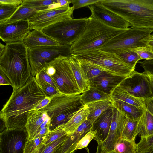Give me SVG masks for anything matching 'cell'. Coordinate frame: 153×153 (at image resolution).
<instances>
[{
	"label": "cell",
	"mask_w": 153,
	"mask_h": 153,
	"mask_svg": "<svg viewBox=\"0 0 153 153\" xmlns=\"http://www.w3.org/2000/svg\"><path fill=\"white\" fill-rule=\"evenodd\" d=\"M46 97L35 76H33L22 87L13 89L11 95L0 112L1 119L6 128H25L29 112L34 110Z\"/></svg>",
	"instance_id": "cell-1"
},
{
	"label": "cell",
	"mask_w": 153,
	"mask_h": 153,
	"mask_svg": "<svg viewBox=\"0 0 153 153\" xmlns=\"http://www.w3.org/2000/svg\"><path fill=\"white\" fill-rule=\"evenodd\" d=\"M0 70L9 79L13 89L25 84L32 76L28 49L23 42L6 43L0 54Z\"/></svg>",
	"instance_id": "cell-2"
},
{
	"label": "cell",
	"mask_w": 153,
	"mask_h": 153,
	"mask_svg": "<svg viewBox=\"0 0 153 153\" xmlns=\"http://www.w3.org/2000/svg\"><path fill=\"white\" fill-rule=\"evenodd\" d=\"M101 2L131 27L153 30V0H102Z\"/></svg>",
	"instance_id": "cell-3"
},
{
	"label": "cell",
	"mask_w": 153,
	"mask_h": 153,
	"mask_svg": "<svg viewBox=\"0 0 153 153\" xmlns=\"http://www.w3.org/2000/svg\"><path fill=\"white\" fill-rule=\"evenodd\" d=\"M126 30L114 28L90 16L88 18L83 33L71 45L72 54L76 55L100 49L112 38Z\"/></svg>",
	"instance_id": "cell-4"
},
{
	"label": "cell",
	"mask_w": 153,
	"mask_h": 153,
	"mask_svg": "<svg viewBox=\"0 0 153 153\" xmlns=\"http://www.w3.org/2000/svg\"><path fill=\"white\" fill-rule=\"evenodd\" d=\"M81 94L66 95L61 93L51 97L49 103L39 110L47 112L50 119L49 129L52 131L67 123L84 106Z\"/></svg>",
	"instance_id": "cell-5"
},
{
	"label": "cell",
	"mask_w": 153,
	"mask_h": 153,
	"mask_svg": "<svg viewBox=\"0 0 153 153\" xmlns=\"http://www.w3.org/2000/svg\"><path fill=\"white\" fill-rule=\"evenodd\" d=\"M70 57H60L44 69L59 93L66 95L81 94L70 64Z\"/></svg>",
	"instance_id": "cell-6"
},
{
	"label": "cell",
	"mask_w": 153,
	"mask_h": 153,
	"mask_svg": "<svg viewBox=\"0 0 153 153\" xmlns=\"http://www.w3.org/2000/svg\"><path fill=\"white\" fill-rule=\"evenodd\" d=\"M88 18L69 17L51 25L42 31L60 45H71L83 33Z\"/></svg>",
	"instance_id": "cell-7"
},
{
	"label": "cell",
	"mask_w": 153,
	"mask_h": 153,
	"mask_svg": "<svg viewBox=\"0 0 153 153\" xmlns=\"http://www.w3.org/2000/svg\"><path fill=\"white\" fill-rule=\"evenodd\" d=\"M73 56L76 59L88 61L112 75L127 77L135 70L116 54L100 49Z\"/></svg>",
	"instance_id": "cell-8"
},
{
	"label": "cell",
	"mask_w": 153,
	"mask_h": 153,
	"mask_svg": "<svg viewBox=\"0 0 153 153\" xmlns=\"http://www.w3.org/2000/svg\"><path fill=\"white\" fill-rule=\"evenodd\" d=\"M153 30L131 27L115 36L100 50L116 54L148 46L144 39Z\"/></svg>",
	"instance_id": "cell-9"
},
{
	"label": "cell",
	"mask_w": 153,
	"mask_h": 153,
	"mask_svg": "<svg viewBox=\"0 0 153 153\" xmlns=\"http://www.w3.org/2000/svg\"><path fill=\"white\" fill-rule=\"evenodd\" d=\"M27 49L31 76H33L57 59L73 55L71 45H47Z\"/></svg>",
	"instance_id": "cell-10"
},
{
	"label": "cell",
	"mask_w": 153,
	"mask_h": 153,
	"mask_svg": "<svg viewBox=\"0 0 153 153\" xmlns=\"http://www.w3.org/2000/svg\"><path fill=\"white\" fill-rule=\"evenodd\" d=\"M69 5L37 11L28 20L31 30H42L59 21L72 17L74 10Z\"/></svg>",
	"instance_id": "cell-11"
},
{
	"label": "cell",
	"mask_w": 153,
	"mask_h": 153,
	"mask_svg": "<svg viewBox=\"0 0 153 153\" xmlns=\"http://www.w3.org/2000/svg\"><path fill=\"white\" fill-rule=\"evenodd\" d=\"M117 87L138 98L145 99L153 97L151 82L144 72L139 73L134 70Z\"/></svg>",
	"instance_id": "cell-12"
},
{
	"label": "cell",
	"mask_w": 153,
	"mask_h": 153,
	"mask_svg": "<svg viewBox=\"0 0 153 153\" xmlns=\"http://www.w3.org/2000/svg\"><path fill=\"white\" fill-rule=\"evenodd\" d=\"M28 134L25 129H5L0 134V153H24Z\"/></svg>",
	"instance_id": "cell-13"
},
{
	"label": "cell",
	"mask_w": 153,
	"mask_h": 153,
	"mask_svg": "<svg viewBox=\"0 0 153 153\" xmlns=\"http://www.w3.org/2000/svg\"><path fill=\"white\" fill-rule=\"evenodd\" d=\"M31 30L28 20L0 24V38L6 43L23 42Z\"/></svg>",
	"instance_id": "cell-14"
},
{
	"label": "cell",
	"mask_w": 153,
	"mask_h": 153,
	"mask_svg": "<svg viewBox=\"0 0 153 153\" xmlns=\"http://www.w3.org/2000/svg\"><path fill=\"white\" fill-rule=\"evenodd\" d=\"M101 1L88 6L91 11V17L118 29L125 30L131 26L128 22L104 6Z\"/></svg>",
	"instance_id": "cell-15"
},
{
	"label": "cell",
	"mask_w": 153,
	"mask_h": 153,
	"mask_svg": "<svg viewBox=\"0 0 153 153\" xmlns=\"http://www.w3.org/2000/svg\"><path fill=\"white\" fill-rule=\"evenodd\" d=\"M113 114L109 132L106 139L102 143L103 149L114 151L115 145L121 139L123 124L126 117L116 108H112Z\"/></svg>",
	"instance_id": "cell-16"
},
{
	"label": "cell",
	"mask_w": 153,
	"mask_h": 153,
	"mask_svg": "<svg viewBox=\"0 0 153 153\" xmlns=\"http://www.w3.org/2000/svg\"><path fill=\"white\" fill-rule=\"evenodd\" d=\"M126 77L103 71L88 80L90 88H93L111 95L113 91Z\"/></svg>",
	"instance_id": "cell-17"
},
{
	"label": "cell",
	"mask_w": 153,
	"mask_h": 153,
	"mask_svg": "<svg viewBox=\"0 0 153 153\" xmlns=\"http://www.w3.org/2000/svg\"><path fill=\"white\" fill-rule=\"evenodd\" d=\"M113 107L104 111L92 124L91 130L94 133V139L97 142L102 143L108 137L112 120Z\"/></svg>",
	"instance_id": "cell-18"
},
{
	"label": "cell",
	"mask_w": 153,
	"mask_h": 153,
	"mask_svg": "<svg viewBox=\"0 0 153 153\" xmlns=\"http://www.w3.org/2000/svg\"><path fill=\"white\" fill-rule=\"evenodd\" d=\"M27 49L51 45H60L41 30L34 29L30 31L23 41Z\"/></svg>",
	"instance_id": "cell-19"
},
{
	"label": "cell",
	"mask_w": 153,
	"mask_h": 153,
	"mask_svg": "<svg viewBox=\"0 0 153 153\" xmlns=\"http://www.w3.org/2000/svg\"><path fill=\"white\" fill-rule=\"evenodd\" d=\"M49 117L46 112L33 110L28 114L25 128L28 134V140L32 138L42 123Z\"/></svg>",
	"instance_id": "cell-20"
},
{
	"label": "cell",
	"mask_w": 153,
	"mask_h": 153,
	"mask_svg": "<svg viewBox=\"0 0 153 153\" xmlns=\"http://www.w3.org/2000/svg\"><path fill=\"white\" fill-rule=\"evenodd\" d=\"M111 100L113 107L127 118L131 120L138 119L143 114L145 108L137 107L117 99Z\"/></svg>",
	"instance_id": "cell-21"
},
{
	"label": "cell",
	"mask_w": 153,
	"mask_h": 153,
	"mask_svg": "<svg viewBox=\"0 0 153 153\" xmlns=\"http://www.w3.org/2000/svg\"><path fill=\"white\" fill-rule=\"evenodd\" d=\"M89 114L87 105H85L67 123L56 129H62L67 134H71L87 119Z\"/></svg>",
	"instance_id": "cell-22"
},
{
	"label": "cell",
	"mask_w": 153,
	"mask_h": 153,
	"mask_svg": "<svg viewBox=\"0 0 153 153\" xmlns=\"http://www.w3.org/2000/svg\"><path fill=\"white\" fill-rule=\"evenodd\" d=\"M70 64L79 88L82 93L90 88L88 81L78 61L73 55L70 57Z\"/></svg>",
	"instance_id": "cell-23"
},
{
	"label": "cell",
	"mask_w": 153,
	"mask_h": 153,
	"mask_svg": "<svg viewBox=\"0 0 153 153\" xmlns=\"http://www.w3.org/2000/svg\"><path fill=\"white\" fill-rule=\"evenodd\" d=\"M87 105L89 112L87 120L92 124L104 111L113 107L112 100H100Z\"/></svg>",
	"instance_id": "cell-24"
},
{
	"label": "cell",
	"mask_w": 153,
	"mask_h": 153,
	"mask_svg": "<svg viewBox=\"0 0 153 153\" xmlns=\"http://www.w3.org/2000/svg\"><path fill=\"white\" fill-rule=\"evenodd\" d=\"M137 132L141 137L153 135V116L145 107L138 123Z\"/></svg>",
	"instance_id": "cell-25"
},
{
	"label": "cell",
	"mask_w": 153,
	"mask_h": 153,
	"mask_svg": "<svg viewBox=\"0 0 153 153\" xmlns=\"http://www.w3.org/2000/svg\"><path fill=\"white\" fill-rule=\"evenodd\" d=\"M81 100L84 105L104 100H111V95L93 88L81 94Z\"/></svg>",
	"instance_id": "cell-26"
},
{
	"label": "cell",
	"mask_w": 153,
	"mask_h": 153,
	"mask_svg": "<svg viewBox=\"0 0 153 153\" xmlns=\"http://www.w3.org/2000/svg\"><path fill=\"white\" fill-rule=\"evenodd\" d=\"M111 95V99H117L137 107L145 108L144 99L133 96L117 86L113 91Z\"/></svg>",
	"instance_id": "cell-27"
},
{
	"label": "cell",
	"mask_w": 153,
	"mask_h": 153,
	"mask_svg": "<svg viewBox=\"0 0 153 153\" xmlns=\"http://www.w3.org/2000/svg\"><path fill=\"white\" fill-rule=\"evenodd\" d=\"M22 4L37 11L62 7L60 0H24Z\"/></svg>",
	"instance_id": "cell-28"
},
{
	"label": "cell",
	"mask_w": 153,
	"mask_h": 153,
	"mask_svg": "<svg viewBox=\"0 0 153 153\" xmlns=\"http://www.w3.org/2000/svg\"><path fill=\"white\" fill-rule=\"evenodd\" d=\"M140 118L131 120L126 117L123 124L121 139L130 141H135V138L138 134L137 127Z\"/></svg>",
	"instance_id": "cell-29"
},
{
	"label": "cell",
	"mask_w": 153,
	"mask_h": 153,
	"mask_svg": "<svg viewBox=\"0 0 153 153\" xmlns=\"http://www.w3.org/2000/svg\"><path fill=\"white\" fill-rule=\"evenodd\" d=\"M37 11L35 9L28 7L21 4L13 14L2 24H8L28 20Z\"/></svg>",
	"instance_id": "cell-30"
},
{
	"label": "cell",
	"mask_w": 153,
	"mask_h": 153,
	"mask_svg": "<svg viewBox=\"0 0 153 153\" xmlns=\"http://www.w3.org/2000/svg\"><path fill=\"white\" fill-rule=\"evenodd\" d=\"M75 58L79 63L88 80L96 77L104 71L88 61L85 60Z\"/></svg>",
	"instance_id": "cell-31"
},
{
	"label": "cell",
	"mask_w": 153,
	"mask_h": 153,
	"mask_svg": "<svg viewBox=\"0 0 153 153\" xmlns=\"http://www.w3.org/2000/svg\"><path fill=\"white\" fill-rule=\"evenodd\" d=\"M135 141L120 139L115 144L114 151L115 153H135Z\"/></svg>",
	"instance_id": "cell-32"
},
{
	"label": "cell",
	"mask_w": 153,
	"mask_h": 153,
	"mask_svg": "<svg viewBox=\"0 0 153 153\" xmlns=\"http://www.w3.org/2000/svg\"><path fill=\"white\" fill-rule=\"evenodd\" d=\"M116 54L125 63L134 69L137 62L141 60L135 50H130Z\"/></svg>",
	"instance_id": "cell-33"
},
{
	"label": "cell",
	"mask_w": 153,
	"mask_h": 153,
	"mask_svg": "<svg viewBox=\"0 0 153 153\" xmlns=\"http://www.w3.org/2000/svg\"><path fill=\"white\" fill-rule=\"evenodd\" d=\"M153 151V135L141 137L140 141L136 144L135 153H145Z\"/></svg>",
	"instance_id": "cell-34"
},
{
	"label": "cell",
	"mask_w": 153,
	"mask_h": 153,
	"mask_svg": "<svg viewBox=\"0 0 153 153\" xmlns=\"http://www.w3.org/2000/svg\"><path fill=\"white\" fill-rule=\"evenodd\" d=\"M19 6L8 4H0V24H2L9 19Z\"/></svg>",
	"instance_id": "cell-35"
},
{
	"label": "cell",
	"mask_w": 153,
	"mask_h": 153,
	"mask_svg": "<svg viewBox=\"0 0 153 153\" xmlns=\"http://www.w3.org/2000/svg\"><path fill=\"white\" fill-rule=\"evenodd\" d=\"M66 132L62 129H55L50 131L45 136L42 144L47 145L56 140L67 134Z\"/></svg>",
	"instance_id": "cell-36"
},
{
	"label": "cell",
	"mask_w": 153,
	"mask_h": 153,
	"mask_svg": "<svg viewBox=\"0 0 153 153\" xmlns=\"http://www.w3.org/2000/svg\"><path fill=\"white\" fill-rule=\"evenodd\" d=\"M45 137H40L28 140L25 144L24 153H35L42 145Z\"/></svg>",
	"instance_id": "cell-37"
},
{
	"label": "cell",
	"mask_w": 153,
	"mask_h": 153,
	"mask_svg": "<svg viewBox=\"0 0 153 153\" xmlns=\"http://www.w3.org/2000/svg\"><path fill=\"white\" fill-rule=\"evenodd\" d=\"M48 97H52L60 93L56 88L49 84L42 81H36Z\"/></svg>",
	"instance_id": "cell-38"
},
{
	"label": "cell",
	"mask_w": 153,
	"mask_h": 153,
	"mask_svg": "<svg viewBox=\"0 0 153 153\" xmlns=\"http://www.w3.org/2000/svg\"><path fill=\"white\" fill-rule=\"evenodd\" d=\"M135 51L141 60H153V51L148 46L138 48Z\"/></svg>",
	"instance_id": "cell-39"
},
{
	"label": "cell",
	"mask_w": 153,
	"mask_h": 153,
	"mask_svg": "<svg viewBox=\"0 0 153 153\" xmlns=\"http://www.w3.org/2000/svg\"><path fill=\"white\" fill-rule=\"evenodd\" d=\"M50 118L48 117L40 126L35 133L32 139L44 137L46 136L50 131Z\"/></svg>",
	"instance_id": "cell-40"
},
{
	"label": "cell",
	"mask_w": 153,
	"mask_h": 153,
	"mask_svg": "<svg viewBox=\"0 0 153 153\" xmlns=\"http://www.w3.org/2000/svg\"><path fill=\"white\" fill-rule=\"evenodd\" d=\"M94 133L91 129L84 135L78 143L75 150L81 149L86 147L91 140L94 139Z\"/></svg>",
	"instance_id": "cell-41"
},
{
	"label": "cell",
	"mask_w": 153,
	"mask_h": 153,
	"mask_svg": "<svg viewBox=\"0 0 153 153\" xmlns=\"http://www.w3.org/2000/svg\"><path fill=\"white\" fill-rule=\"evenodd\" d=\"M35 77L36 81H42L45 82L56 88L52 79L44 69L37 74L35 76Z\"/></svg>",
	"instance_id": "cell-42"
},
{
	"label": "cell",
	"mask_w": 153,
	"mask_h": 153,
	"mask_svg": "<svg viewBox=\"0 0 153 153\" xmlns=\"http://www.w3.org/2000/svg\"><path fill=\"white\" fill-rule=\"evenodd\" d=\"M101 0H71V3L74 10L88 6Z\"/></svg>",
	"instance_id": "cell-43"
},
{
	"label": "cell",
	"mask_w": 153,
	"mask_h": 153,
	"mask_svg": "<svg viewBox=\"0 0 153 153\" xmlns=\"http://www.w3.org/2000/svg\"><path fill=\"white\" fill-rule=\"evenodd\" d=\"M145 107L153 116V97L144 99Z\"/></svg>",
	"instance_id": "cell-44"
},
{
	"label": "cell",
	"mask_w": 153,
	"mask_h": 153,
	"mask_svg": "<svg viewBox=\"0 0 153 153\" xmlns=\"http://www.w3.org/2000/svg\"><path fill=\"white\" fill-rule=\"evenodd\" d=\"M0 85H10L11 83L6 75L1 70L0 71Z\"/></svg>",
	"instance_id": "cell-45"
},
{
	"label": "cell",
	"mask_w": 153,
	"mask_h": 153,
	"mask_svg": "<svg viewBox=\"0 0 153 153\" xmlns=\"http://www.w3.org/2000/svg\"><path fill=\"white\" fill-rule=\"evenodd\" d=\"M22 0H0V4H8L20 6L22 3Z\"/></svg>",
	"instance_id": "cell-46"
},
{
	"label": "cell",
	"mask_w": 153,
	"mask_h": 153,
	"mask_svg": "<svg viewBox=\"0 0 153 153\" xmlns=\"http://www.w3.org/2000/svg\"><path fill=\"white\" fill-rule=\"evenodd\" d=\"M51 97H47L42 100L37 106L34 110H39L46 106L50 102Z\"/></svg>",
	"instance_id": "cell-47"
},
{
	"label": "cell",
	"mask_w": 153,
	"mask_h": 153,
	"mask_svg": "<svg viewBox=\"0 0 153 153\" xmlns=\"http://www.w3.org/2000/svg\"><path fill=\"white\" fill-rule=\"evenodd\" d=\"M144 42L147 45L150 47H153V33L151 34L144 39Z\"/></svg>",
	"instance_id": "cell-48"
},
{
	"label": "cell",
	"mask_w": 153,
	"mask_h": 153,
	"mask_svg": "<svg viewBox=\"0 0 153 153\" xmlns=\"http://www.w3.org/2000/svg\"><path fill=\"white\" fill-rule=\"evenodd\" d=\"M97 146L96 153H115L114 151L108 152L103 148L102 143L100 142H97Z\"/></svg>",
	"instance_id": "cell-49"
},
{
	"label": "cell",
	"mask_w": 153,
	"mask_h": 153,
	"mask_svg": "<svg viewBox=\"0 0 153 153\" xmlns=\"http://www.w3.org/2000/svg\"><path fill=\"white\" fill-rule=\"evenodd\" d=\"M146 74L147 75L149 79L153 92V75L146 73Z\"/></svg>",
	"instance_id": "cell-50"
},
{
	"label": "cell",
	"mask_w": 153,
	"mask_h": 153,
	"mask_svg": "<svg viewBox=\"0 0 153 153\" xmlns=\"http://www.w3.org/2000/svg\"><path fill=\"white\" fill-rule=\"evenodd\" d=\"M5 45L0 43V54H1L5 48Z\"/></svg>",
	"instance_id": "cell-51"
},
{
	"label": "cell",
	"mask_w": 153,
	"mask_h": 153,
	"mask_svg": "<svg viewBox=\"0 0 153 153\" xmlns=\"http://www.w3.org/2000/svg\"><path fill=\"white\" fill-rule=\"evenodd\" d=\"M145 153H153V151L148 152Z\"/></svg>",
	"instance_id": "cell-52"
},
{
	"label": "cell",
	"mask_w": 153,
	"mask_h": 153,
	"mask_svg": "<svg viewBox=\"0 0 153 153\" xmlns=\"http://www.w3.org/2000/svg\"><path fill=\"white\" fill-rule=\"evenodd\" d=\"M151 48H152V51H153V47H151Z\"/></svg>",
	"instance_id": "cell-53"
}]
</instances>
